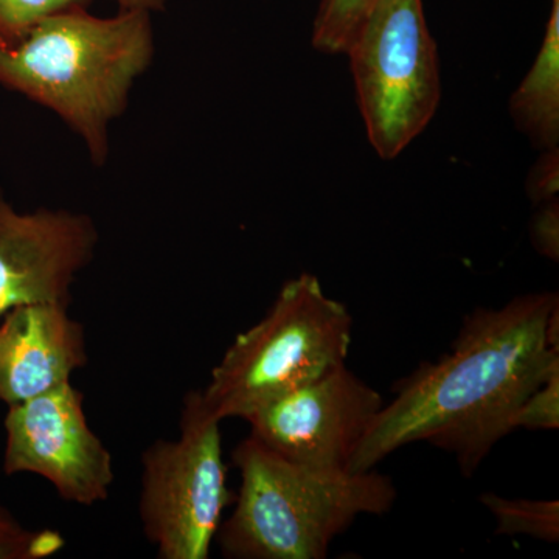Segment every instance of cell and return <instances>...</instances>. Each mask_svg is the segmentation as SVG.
<instances>
[{
  "label": "cell",
  "mask_w": 559,
  "mask_h": 559,
  "mask_svg": "<svg viewBox=\"0 0 559 559\" xmlns=\"http://www.w3.org/2000/svg\"><path fill=\"white\" fill-rule=\"evenodd\" d=\"M511 426L513 430L559 428V369L551 371L549 377L530 393L514 414Z\"/></svg>",
  "instance_id": "2e32d148"
},
{
  "label": "cell",
  "mask_w": 559,
  "mask_h": 559,
  "mask_svg": "<svg viewBox=\"0 0 559 559\" xmlns=\"http://www.w3.org/2000/svg\"><path fill=\"white\" fill-rule=\"evenodd\" d=\"M57 540L50 530L22 527L5 507L0 506V559H44L55 551Z\"/></svg>",
  "instance_id": "9a60e30c"
},
{
  "label": "cell",
  "mask_w": 559,
  "mask_h": 559,
  "mask_svg": "<svg viewBox=\"0 0 559 559\" xmlns=\"http://www.w3.org/2000/svg\"><path fill=\"white\" fill-rule=\"evenodd\" d=\"M97 241L87 215L20 213L0 193V318L21 305H69L73 282L91 263Z\"/></svg>",
  "instance_id": "9c48e42d"
},
{
  "label": "cell",
  "mask_w": 559,
  "mask_h": 559,
  "mask_svg": "<svg viewBox=\"0 0 559 559\" xmlns=\"http://www.w3.org/2000/svg\"><path fill=\"white\" fill-rule=\"evenodd\" d=\"M92 0H0V46L24 38L40 21L75 9H87Z\"/></svg>",
  "instance_id": "5bb4252c"
},
{
  "label": "cell",
  "mask_w": 559,
  "mask_h": 559,
  "mask_svg": "<svg viewBox=\"0 0 559 559\" xmlns=\"http://www.w3.org/2000/svg\"><path fill=\"white\" fill-rule=\"evenodd\" d=\"M353 318L326 296L319 278L300 274L280 289L267 314L238 334L207 388L201 390L213 417H248L263 404L345 366Z\"/></svg>",
  "instance_id": "277c9868"
},
{
  "label": "cell",
  "mask_w": 559,
  "mask_h": 559,
  "mask_svg": "<svg viewBox=\"0 0 559 559\" xmlns=\"http://www.w3.org/2000/svg\"><path fill=\"white\" fill-rule=\"evenodd\" d=\"M3 471L38 474L76 506L108 499L112 455L91 429L83 395L72 382L9 406Z\"/></svg>",
  "instance_id": "52a82bcc"
},
{
  "label": "cell",
  "mask_w": 559,
  "mask_h": 559,
  "mask_svg": "<svg viewBox=\"0 0 559 559\" xmlns=\"http://www.w3.org/2000/svg\"><path fill=\"white\" fill-rule=\"evenodd\" d=\"M377 0H320L312 46L325 55L345 53L349 40Z\"/></svg>",
  "instance_id": "4fadbf2b"
},
{
  "label": "cell",
  "mask_w": 559,
  "mask_h": 559,
  "mask_svg": "<svg viewBox=\"0 0 559 559\" xmlns=\"http://www.w3.org/2000/svg\"><path fill=\"white\" fill-rule=\"evenodd\" d=\"M219 425L193 390L183 400L179 439L157 440L143 451L140 521L162 559L209 558L234 499Z\"/></svg>",
  "instance_id": "8992f818"
},
{
  "label": "cell",
  "mask_w": 559,
  "mask_h": 559,
  "mask_svg": "<svg viewBox=\"0 0 559 559\" xmlns=\"http://www.w3.org/2000/svg\"><path fill=\"white\" fill-rule=\"evenodd\" d=\"M480 502L498 521L496 535H530L547 543H558V500L507 499L485 492Z\"/></svg>",
  "instance_id": "7c38bea8"
},
{
  "label": "cell",
  "mask_w": 559,
  "mask_h": 559,
  "mask_svg": "<svg viewBox=\"0 0 559 559\" xmlns=\"http://www.w3.org/2000/svg\"><path fill=\"white\" fill-rule=\"evenodd\" d=\"M510 114L518 130L539 150L559 145V0H551L546 35L536 60L513 92Z\"/></svg>",
  "instance_id": "8fae6325"
},
{
  "label": "cell",
  "mask_w": 559,
  "mask_h": 559,
  "mask_svg": "<svg viewBox=\"0 0 559 559\" xmlns=\"http://www.w3.org/2000/svg\"><path fill=\"white\" fill-rule=\"evenodd\" d=\"M530 238L540 255L551 261L559 259V201L538 205L530 224Z\"/></svg>",
  "instance_id": "ac0fdd59"
},
{
  "label": "cell",
  "mask_w": 559,
  "mask_h": 559,
  "mask_svg": "<svg viewBox=\"0 0 559 559\" xmlns=\"http://www.w3.org/2000/svg\"><path fill=\"white\" fill-rule=\"evenodd\" d=\"M119 3L120 10L162 11L167 5V0H114Z\"/></svg>",
  "instance_id": "d6986e66"
},
{
  "label": "cell",
  "mask_w": 559,
  "mask_h": 559,
  "mask_svg": "<svg viewBox=\"0 0 559 559\" xmlns=\"http://www.w3.org/2000/svg\"><path fill=\"white\" fill-rule=\"evenodd\" d=\"M153 55L150 11L121 10L114 17L61 11L17 43L0 46V84L57 112L100 165L108 156L109 123L127 108L132 84Z\"/></svg>",
  "instance_id": "7a4b0ae2"
},
{
  "label": "cell",
  "mask_w": 559,
  "mask_h": 559,
  "mask_svg": "<svg viewBox=\"0 0 559 559\" xmlns=\"http://www.w3.org/2000/svg\"><path fill=\"white\" fill-rule=\"evenodd\" d=\"M87 364L83 325L69 305H21L0 323V401L24 403L70 381Z\"/></svg>",
  "instance_id": "30bf717a"
},
{
  "label": "cell",
  "mask_w": 559,
  "mask_h": 559,
  "mask_svg": "<svg viewBox=\"0 0 559 559\" xmlns=\"http://www.w3.org/2000/svg\"><path fill=\"white\" fill-rule=\"evenodd\" d=\"M231 459L241 487L234 513L216 535L226 558H325L356 518L381 516L396 500L395 485L384 474L299 465L252 436Z\"/></svg>",
  "instance_id": "3957f363"
},
{
  "label": "cell",
  "mask_w": 559,
  "mask_h": 559,
  "mask_svg": "<svg viewBox=\"0 0 559 559\" xmlns=\"http://www.w3.org/2000/svg\"><path fill=\"white\" fill-rule=\"evenodd\" d=\"M559 193V148L543 150L528 171L527 194L533 205L557 200Z\"/></svg>",
  "instance_id": "e0dca14e"
},
{
  "label": "cell",
  "mask_w": 559,
  "mask_h": 559,
  "mask_svg": "<svg viewBox=\"0 0 559 559\" xmlns=\"http://www.w3.org/2000/svg\"><path fill=\"white\" fill-rule=\"evenodd\" d=\"M558 305V294L546 290L466 316L451 352L400 382L349 471L366 473L400 448L428 441L454 454L463 476H473L513 430L514 414L530 393L559 369V347L547 336Z\"/></svg>",
  "instance_id": "6da1fadb"
},
{
  "label": "cell",
  "mask_w": 559,
  "mask_h": 559,
  "mask_svg": "<svg viewBox=\"0 0 559 559\" xmlns=\"http://www.w3.org/2000/svg\"><path fill=\"white\" fill-rule=\"evenodd\" d=\"M345 55L367 138L385 160L428 128L441 100L437 44L421 0H377Z\"/></svg>",
  "instance_id": "5b68a950"
},
{
  "label": "cell",
  "mask_w": 559,
  "mask_h": 559,
  "mask_svg": "<svg viewBox=\"0 0 559 559\" xmlns=\"http://www.w3.org/2000/svg\"><path fill=\"white\" fill-rule=\"evenodd\" d=\"M380 393L345 366L290 390L249 414L250 436L278 455L318 469L349 471Z\"/></svg>",
  "instance_id": "ba28073f"
}]
</instances>
